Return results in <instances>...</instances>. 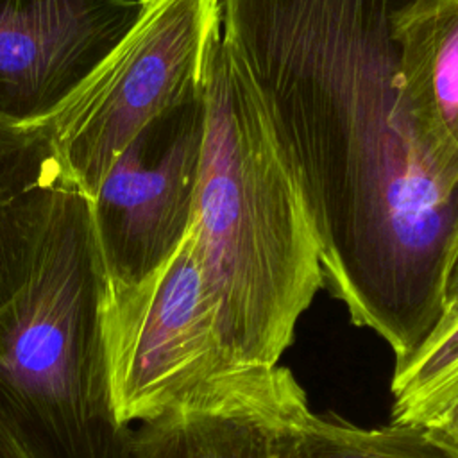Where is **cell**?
Returning <instances> with one entry per match:
<instances>
[{"label":"cell","mask_w":458,"mask_h":458,"mask_svg":"<svg viewBox=\"0 0 458 458\" xmlns=\"http://www.w3.org/2000/svg\"><path fill=\"white\" fill-rule=\"evenodd\" d=\"M141 9L143 0H0V118L47 123Z\"/></svg>","instance_id":"obj_7"},{"label":"cell","mask_w":458,"mask_h":458,"mask_svg":"<svg viewBox=\"0 0 458 458\" xmlns=\"http://www.w3.org/2000/svg\"><path fill=\"white\" fill-rule=\"evenodd\" d=\"M102 333L113 410L123 426L177 410L204 383L236 367L218 340L191 231L145 284L122 295L106 288Z\"/></svg>","instance_id":"obj_5"},{"label":"cell","mask_w":458,"mask_h":458,"mask_svg":"<svg viewBox=\"0 0 458 458\" xmlns=\"http://www.w3.org/2000/svg\"><path fill=\"white\" fill-rule=\"evenodd\" d=\"M458 318V238L449 259L445 283H444V315L437 329H442ZM435 329V331H437ZM433 331V333H435ZM431 333V335H433Z\"/></svg>","instance_id":"obj_14"},{"label":"cell","mask_w":458,"mask_h":458,"mask_svg":"<svg viewBox=\"0 0 458 458\" xmlns=\"http://www.w3.org/2000/svg\"><path fill=\"white\" fill-rule=\"evenodd\" d=\"M390 392L394 424H424L458 397V318L394 367Z\"/></svg>","instance_id":"obj_12"},{"label":"cell","mask_w":458,"mask_h":458,"mask_svg":"<svg viewBox=\"0 0 458 458\" xmlns=\"http://www.w3.org/2000/svg\"><path fill=\"white\" fill-rule=\"evenodd\" d=\"M403 0H222L277 150L304 200L324 288L406 361L444 315L458 157L415 125L397 81Z\"/></svg>","instance_id":"obj_1"},{"label":"cell","mask_w":458,"mask_h":458,"mask_svg":"<svg viewBox=\"0 0 458 458\" xmlns=\"http://www.w3.org/2000/svg\"><path fill=\"white\" fill-rule=\"evenodd\" d=\"M0 458H34L18 426L0 397Z\"/></svg>","instance_id":"obj_13"},{"label":"cell","mask_w":458,"mask_h":458,"mask_svg":"<svg viewBox=\"0 0 458 458\" xmlns=\"http://www.w3.org/2000/svg\"><path fill=\"white\" fill-rule=\"evenodd\" d=\"M204 141V97L147 123L91 199L107 293L152 279L186 240Z\"/></svg>","instance_id":"obj_6"},{"label":"cell","mask_w":458,"mask_h":458,"mask_svg":"<svg viewBox=\"0 0 458 458\" xmlns=\"http://www.w3.org/2000/svg\"><path fill=\"white\" fill-rule=\"evenodd\" d=\"M308 411L290 369L233 367L177 410L132 426L129 458H295Z\"/></svg>","instance_id":"obj_8"},{"label":"cell","mask_w":458,"mask_h":458,"mask_svg":"<svg viewBox=\"0 0 458 458\" xmlns=\"http://www.w3.org/2000/svg\"><path fill=\"white\" fill-rule=\"evenodd\" d=\"M70 184L47 123L0 118V306L27 281L52 204Z\"/></svg>","instance_id":"obj_10"},{"label":"cell","mask_w":458,"mask_h":458,"mask_svg":"<svg viewBox=\"0 0 458 458\" xmlns=\"http://www.w3.org/2000/svg\"><path fill=\"white\" fill-rule=\"evenodd\" d=\"M424 424L449 447L458 451V397Z\"/></svg>","instance_id":"obj_15"},{"label":"cell","mask_w":458,"mask_h":458,"mask_svg":"<svg viewBox=\"0 0 458 458\" xmlns=\"http://www.w3.org/2000/svg\"><path fill=\"white\" fill-rule=\"evenodd\" d=\"M91 199L63 188L23 286L0 306V397L34 458H129L109 388Z\"/></svg>","instance_id":"obj_3"},{"label":"cell","mask_w":458,"mask_h":458,"mask_svg":"<svg viewBox=\"0 0 458 458\" xmlns=\"http://www.w3.org/2000/svg\"><path fill=\"white\" fill-rule=\"evenodd\" d=\"M193 249L231 365H279L324 288L318 243L236 50L222 36L204 91Z\"/></svg>","instance_id":"obj_2"},{"label":"cell","mask_w":458,"mask_h":458,"mask_svg":"<svg viewBox=\"0 0 458 458\" xmlns=\"http://www.w3.org/2000/svg\"><path fill=\"white\" fill-rule=\"evenodd\" d=\"M295 458H458L426 424L361 428L338 415L308 411Z\"/></svg>","instance_id":"obj_11"},{"label":"cell","mask_w":458,"mask_h":458,"mask_svg":"<svg viewBox=\"0 0 458 458\" xmlns=\"http://www.w3.org/2000/svg\"><path fill=\"white\" fill-rule=\"evenodd\" d=\"M390 34L415 125L458 157V0H403L392 13Z\"/></svg>","instance_id":"obj_9"},{"label":"cell","mask_w":458,"mask_h":458,"mask_svg":"<svg viewBox=\"0 0 458 458\" xmlns=\"http://www.w3.org/2000/svg\"><path fill=\"white\" fill-rule=\"evenodd\" d=\"M222 36V0H143L132 29L47 122L70 182L93 199L147 123L202 98Z\"/></svg>","instance_id":"obj_4"}]
</instances>
